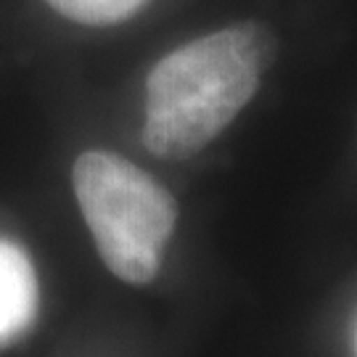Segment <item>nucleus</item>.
Here are the masks:
<instances>
[{
    "label": "nucleus",
    "instance_id": "nucleus-1",
    "mask_svg": "<svg viewBox=\"0 0 357 357\" xmlns=\"http://www.w3.org/2000/svg\"><path fill=\"white\" fill-rule=\"evenodd\" d=\"M268 35L230 26L165 56L149 75L143 143L162 159H185L212 143L259 88Z\"/></svg>",
    "mask_w": 357,
    "mask_h": 357
},
{
    "label": "nucleus",
    "instance_id": "nucleus-3",
    "mask_svg": "<svg viewBox=\"0 0 357 357\" xmlns=\"http://www.w3.org/2000/svg\"><path fill=\"white\" fill-rule=\"evenodd\" d=\"M38 315V278L16 243L0 241V344L29 328Z\"/></svg>",
    "mask_w": 357,
    "mask_h": 357
},
{
    "label": "nucleus",
    "instance_id": "nucleus-2",
    "mask_svg": "<svg viewBox=\"0 0 357 357\" xmlns=\"http://www.w3.org/2000/svg\"><path fill=\"white\" fill-rule=\"evenodd\" d=\"M72 180L106 268L128 283L153 281L178 222L169 191L141 167L109 151L82 153Z\"/></svg>",
    "mask_w": 357,
    "mask_h": 357
},
{
    "label": "nucleus",
    "instance_id": "nucleus-4",
    "mask_svg": "<svg viewBox=\"0 0 357 357\" xmlns=\"http://www.w3.org/2000/svg\"><path fill=\"white\" fill-rule=\"evenodd\" d=\"M61 16L82 24H116L141 8L146 0H48Z\"/></svg>",
    "mask_w": 357,
    "mask_h": 357
}]
</instances>
